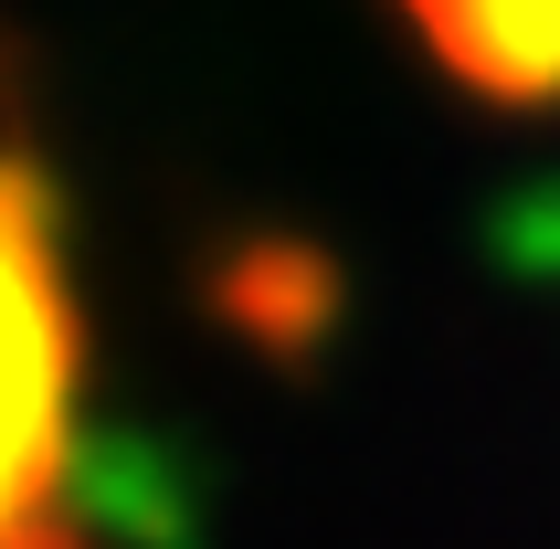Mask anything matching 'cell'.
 <instances>
[{"instance_id":"1","label":"cell","mask_w":560,"mask_h":549,"mask_svg":"<svg viewBox=\"0 0 560 549\" xmlns=\"http://www.w3.org/2000/svg\"><path fill=\"white\" fill-rule=\"evenodd\" d=\"M0 549H85V306L0 74Z\"/></svg>"},{"instance_id":"2","label":"cell","mask_w":560,"mask_h":549,"mask_svg":"<svg viewBox=\"0 0 560 549\" xmlns=\"http://www.w3.org/2000/svg\"><path fill=\"white\" fill-rule=\"evenodd\" d=\"M392 11L476 106H518V117L560 106V0H392Z\"/></svg>"}]
</instances>
